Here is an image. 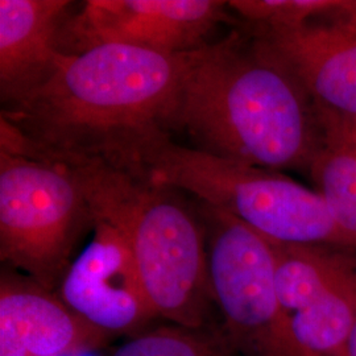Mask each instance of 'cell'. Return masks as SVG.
<instances>
[{
	"label": "cell",
	"instance_id": "1",
	"mask_svg": "<svg viewBox=\"0 0 356 356\" xmlns=\"http://www.w3.org/2000/svg\"><path fill=\"white\" fill-rule=\"evenodd\" d=\"M189 53L102 45L63 54L40 85L3 108L0 143L64 165L145 176L148 159L172 139Z\"/></svg>",
	"mask_w": 356,
	"mask_h": 356
},
{
	"label": "cell",
	"instance_id": "2",
	"mask_svg": "<svg viewBox=\"0 0 356 356\" xmlns=\"http://www.w3.org/2000/svg\"><path fill=\"white\" fill-rule=\"evenodd\" d=\"M175 129L200 151L279 172H307L325 139L314 103L244 26L189 53Z\"/></svg>",
	"mask_w": 356,
	"mask_h": 356
},
{
	"label": "cell",
	"instance_id": "3",
	"mask_svg": "<svg viewBox=\"0 0 356 356\" xmlns=\"http://www.w3.org/2000/svg\"><path fill=\"white\" fill-rule=\"evenodd\" d=\"M69 168L83 185L92 216L127 242L156 316L188 329L206 327L214 305L206 232L181 191L106 166Z\"/></svg>",
	"mask_w": 356,
	"mask_h": 356
},
{
	"label": "cell",
	"instance_id": "4",
	"mask_svg": "<svg viewBox=\"0 0 356 356\" xmlns=\"http://www.w3.org/2000/svg\"><path fill=\"white\" fill-rule=\"evenodd\" d=\"M145 177L229 213L268 241L356 252L355 236L337 225L318 193L279 170L222 159L170 139L148 159Z\"/></svg>",
	"mask_w": 356,
	"mask_h": 356
},
{
	"label": "cell",
	"instance_id": "5",
	"mask_svg": "<svg viewBox=\"0 0 356 356\" xmlns=\"http://www.w3.org/2000/svg\"><path fill=\"white\" fill-rule=\"evenodd\" d=\"M94 216L69 166L0 143V257L48 291H57Z\"/></svg>",
	"mask_w": 356,
	"mask_h": 356
},
{
	"label": "cell",
	"instance_id": "6",
	"mask_svg": "<svg viewBox=\"0 0 356 356\" xmlns=\"http://www.w3.org/2000/svg\"><path fill=\"white\" fill-rule=\"evenodd\" d=\"M209 279L225 332L254 356H317L298 342L275 285L270 242L235 216L202 204Z\"/></svg>",
	"mask_w": 356,
	"mask_h": 356
},
{
	"label": "cell",
	"instance_id": "7",
	"mask_svg": "<svg viewBox=\"0 0 356 356\" xmlns=\"http://www.w3.org/2000/svg\"><path fill=\"white\" fill-rule=\"evenodd\" d=\"M229 1L219 0H90L66 17L58 49L79 54L102 45H124L181 54L206 45L218 24L229 22Z\"/></svg>",
	"mask_w": 356,
	"mask_h": 356
},
{
	"label": "cell",
	"instance_id": "8",
	"mask_svg": "<svg viewBox=\"0 0 356 356\" xmlns=\"http://www.w3.org/2000/svg\"><path fill=\"white\" fill-rule=\"evenodd\" d=\"M92 238L65 272L57 296L79 318L110 338L141 334L157 318L127 242L94 218Z\"/></svg>",
	"mask_w": 356,
	"mask_h": 356
},
{
	"label": "cell",
	"instance_id": "9",
	"mask_svg": "<svg viewBox=\"0 0 356 356\" xmlns=\"http://www.w3.org/2000/svg\"><path fill=\"white\" fill-rule=\"evenodd\" d=\"M244 28L318 111L356 115V3L346 13L294 29Z\"/></svg>",
	"mask_w": 356,
	"mask_h": 356
},
{
	"label": "cell",
	"instance_id": "10",
	"mask_svg": "<svg viewBox=\"0 0 356 356\" xmlns=\"http://www.w3.org/2000/svg\"><path fill=\"white\" fill-rule=\"evenodd\" d=\"M110 339L79 318L57 293L26 276L1 272L0 356H76Z\"/></svg>",
	"mask_w": 356,
	"mask_h": 356
},
{
	"label": "cell",
	"instance_id": "11",
	"mask_svg": "<svg viewBox=\"0 0 356 356\" xmlns=\"http://www.w3.org/2000/svg\"><path fill=\"white\" fill-rule=\"evenodd\" d=\"M69 6L67 0L0 1V94L6 106L40 85L64 54L58 33Z\"/></svg>",
	"mask_w": 356,
	"mask_h": 356
},
{
	"label": "cell",
	"instance_id": "12",
	"mask_svg": "<svg viewBox=\"0 0 356 356\" xmlns=\"http://www.w3.org/2000/svg\"><path fill=\"white\" fill-rule=\"evenodd\" d=\"M350 252L338 250V277L314 304L292 316L298 342L317 356H350L356 319V282Z\"/></svg>",
	"mask_w": 356,
	"mask_h": 356
},
{
	"label": "cell",
	"instance_id": "13",
	"mask_svg": "<svg viewBox=\"0 0 356 356\" xmlns=\"http://www.w3.org/2000/svg\"><path fill=\"white\" fill-rule=\"evenodd\" d=\"M270 242L275 285L281 305L293 316L314 304L338 277V250Z\"/></svg>",
	"mask_w": 356,
	"mask_h": 356
},
{
	"label": "cell",
	"instance_id": "14",
	"mask_svg": "<svg viewBox=\"0 0 356 356\" xmlns=\"http://www.w3.org/2000/svg\"><path fill=\"white\" fill-rule=\"evenodd\" d=\"M307 173L337 225L356 238V144L325 134Z\"/></svg>",
	"mask_w": 356,
	"mask_h": 356
},
{
	"label": "cell",
	"instance_id": "15",
	"mask_svg": "<svg viewBox=\"0 0 356 356\" xmlns=\"http://www.w3.org/2000/svg\"><path fill=\"white\" fill-rule=\"evenodd\" d=\"M235 350L226 332L170 325L132 337L113 356H232Z\"/></svg>",
	"mask_w": 356,
	"mask_h": 356
},
{
	"label": "cell",
	"instance_id": "16",
	"mask_svg": "<svg viewBox=\"0 0 356 356\" xmlns=\"http://www.w3.org/2000/svg\"><path fill=\"white\" fill-rule=\"evenodd\" d=\"M356 0H232L229 8L244 26L284 31L306 26L351 10Z\"/></svg>",
	"mask_w": 356,
	"mask_h": 356
},
{
	"label": "cell",
	"instance_id": "17",
	"mask_svg": "<svg viewBox=\"0 0 356 356\" xmlns=\"http://www.w3.org/2000/svg\"><path fill=\"white\" fill-rule=\"evenodd\" d=\"M325 134L356 144V115L330 114L318 111Z\"/></svg>",
	"mask_w": 356,
	"mask_h": 356
},
{
	"label": "cell",
	"instance_id": "18",
	"mask_svg": "<svg viewBox=\"0 0 356 356\" xmlns=\"http://www.w3.org/2000/svg\"><path fill=\"white\" fill-rule=\"evenodd\" d=\"M350 263H351V269H353V275L356 282V252H350ZM350 356H356V319L351 342H350Z\"/></svg>",
	"mask_w": 356,
	"mask_h": 356
}]
</instances>
